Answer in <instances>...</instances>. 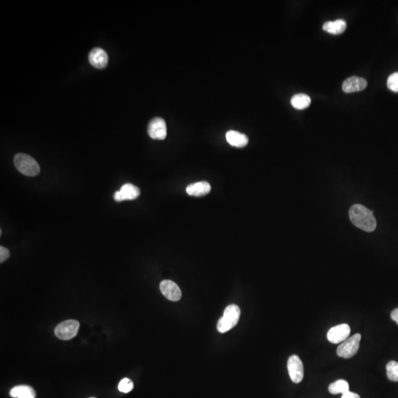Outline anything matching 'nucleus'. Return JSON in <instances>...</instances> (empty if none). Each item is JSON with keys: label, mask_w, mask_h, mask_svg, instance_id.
Segmentation results:
<instances>
[{"label": "nucleus", "mask_w": 398, "mask_h": 398, "mask_svg": "<svg viewBox=\"0 0 398 398\" xmlns=\"http://www.w3.org/2000/svg\"><path fill=\"white\" fill-rule=\"evenodd\" d=\"M80 328V323L74 319L66 320L56 327L55 335L59 339L68 341L77 335Z\"/></svg>", "instance_id": "obj_5"}, {"label": "nucleus", "mask_w": 398, "mask_h": 398, "mask_svg": "<svg viewBox=\"0 0 398 398\" xmlns=\"http://www.w3.org/2000/svg\"><path fill=\"white\" fill-rule=\"evenodd\" d=\"M328 391L332 395H337V394H345V392H349V383L345 380H338L334 383H331L328 387Z\"/></svg>", "instance_id": "obj_18"}, {"label": "nucleus", "mask_w": 398, "mask_h": 398, "mask_svg": "<svg viewBox=\"0 0 398 398\" xmlns=\"http://www.w3.org/2000/svg\"><path fill=\"white\" fill-rule=\"evenodd\" d=\"M287 370L289 376L294 383H299L304 378V366L302 361L297 355H291L287 360Z\"/></svg>", "instance_id": "obj_6"}, {"label": "nucleus", "mask_w": 398, "mask_h": 398, "mask_svg": "<svg viewBox=\"0 0 398 398\" xmlns=\"http://www.w3.org/2000/svg\"><path fill=\"white\" fill-rule=\"evenodd\" d=\"M240 317V309L236 304H230L225 309L223 316L219 319L217 328L219 333L224 334L230 331L239 322Z\"/></svg>", "instance_id": "obj_3"}, {"label": "nucleus", "mask_w": 398, "mask_h": 398, "mask_svg": "<svg viewBox=\"0 0 398 398\" xmlns=\"http://www.w3.org/2000/svg\"><path fill=\"white\" fill-rule=\"evenodd\" d=\"M10 395L14 398H35V392L31 386L20 385L13 388Z\"/></svg>", "instance_id": "obj_15"}, {"label": "nucleus", "mask_w": 398, "mask_h": 398, "mask_svg": "<svg viewBox=\"0 0 398 398\" xmlns=\"http://www.w3.org/2000/svg\"><path fill=\"white\" fill-rule=\"evenodd\" d=\"M226 141L232 146L237 147V148H243L246 146L249 143L247 136L236 131H228L226 134Z\"/></svg>", "instance_id": "obj_14"}, {"label": "nucleus", "mask_w": 398, "mask_h": 398, "mask_svg": "<svg viewBox=\"0 0 398 398\" xmlns=\"http://www.w3.org/2000/svg\"><path fill=\"white\" fill-rule=\"evenodd\" d=\"M387 86L392 92L398 93V72H395L388 78Z\"/></svg>", "instance_id": "obj_21"}, {"label": "nucleus", "mask_w": 398, "mask_h": 398, "mask_svg": "<svg viewBox=\"0 0 398 398\" xmlns=\"http://www.w3.org/2000/svg\"></svg>", "instance_id": "obj_25"}, {"label": "nucleus", "mask_w": 398, "mask_h": 398, "mask_svg": "<svg viewBox=\"0 0 398 398\" xmlns=\"http://www.w3.org/2000/svg\"><path fill=\"white\" fill-rule=\"evenodd\" d=\"M391 318H392V319L395 321L398 325V307L396 308V309L394 310V311H392V314H391Z\"/></svg>", "instance_id": "obj_24"}, {"label": "nucleus", "mask_w": 398, "mask_h": 398, "mask_svg": "<svg viewBox=\"0 0 398 398\" xmlns=\"http://www.w3.org/2000/svg\"><path fill=\"white\" fill-rule=\"evenodd\" d=\"M134 388V383L131 380L128 378H123L118 385V389L120 392L123 393H128L131 392Z\"/></svg>", "instance_id": "obj_20"}, {"label": "nucleus", "mask_w": 398, "mask_h": 398, "mask_svg": "<svg viewBox=\"0 0 398 398\" xmlns=\"http://www.w3.org/2000/svg\"><path fill=\"white\" fill-rule=\"evenodd\" d=\"M367 86V81L363 78L352 76L346 79L342 85L343 91L346 93L363 91Z\"/></svg>", "instance_id": "obj_11"}, {"label": "nucleus", "mask_w": 398, "mask_h": 398, "mask_svg": "<svg viewBox=\"0 0 398 398\" xmlns=\"http://www.w3.org/2000/svg\"><path fill=\"white\" fill-rule=\"evenodd\" d=\"M386 374L391 382H398V363L397 361H389L386 365Z\"/></svg>", "instance_id": "obj_19"}, {"label": "nucleus", "mask_w": 398, "mask_h": 398, "mask_svg": "<svg viewBox=\"0 0 398 398\" xmlns=\"http://www.w3.org/2000/svg\"><path fill=\"white\" fill-rule=\"evenodd\" d=\"M361 334H356L343 341L337 348L336 353L341 358H349L353 357L359 350Z\"/></svg>", "instance_id": "obj_4"}, {"label": "nucleus", "mask_w": 398, "mask_h": 398, "mask_svg": "<svg viewBox=\"0 0 398 398\" xmlns=\"http://www.w3.org/2000/svg\"><path fill=\"white\" fill-rule=\"evenodd\" d=\"M347 28V23L343 19H338L334 22H327L323 25V30L329 33L341 34L345 32Z\"/></svg>", "instance_id": "obj_16"}, {"label": "nucleus", "mask_w": 398, "mask_h": 398, "mask_svg": "<svg viewBox=\"0 0 398 398\" xmlns=\"http://www.w3.org/2000/svg\"><path fill=\"white\" fill-rule=\"evenodd\" d=\"M148 135L154 140H163L167 137V125L161 117H155L148 126Z\"/></svg>", "instance_id": "obj_7"}, {"label": "nucleus", "mask_w": 398, "mask_h": 398, "mask_svg": "<svg viewBox=\"0 0 398 398\" xmlns=\"http://www.w3.org/2000/svg\"><path fill=\"white\" fill-rule=\"evenodd\" d=\"M14 161L17 170L27 176H35L40 173L39 163L31 156L25 154H16Z\"/></svg>", "instance_id": "obj_2"}, {"label": "nucleus", "mask_w": 398, "mask_h": 398, "mask_svg": "<svg viewBox=\"0 0 398 398\" xmlns=\"http://www.w3.org/2000/svg\"><path fill=\"white\" fill-rule=\"evenodd\" d=\"M160 291L168 300L177 302L182 297V291L178 285L171 280H163L160 283Z\"/></svg>", "instance_id": "obj_9"}, {"label": "nucleus", "mask_w": 398, "mask_h": 398, "mask_svg": "<svg viewBox=\"0 0 398 398\" xmlns=\"http://www.w3.org/2000/svg\"><path fill=\"white\" fill-rule=\"evenodd\" d=\"M351 222L365 232H373L376 228V220L372 211L361 205L351 207L349 212Z\"/></svg>", "instance_id": "obj_1"}, {"label": "nucleus", "mask_w": 398, "mask_h": 398, "mask_svg": "<svg viewBox=\"0 0 398 398\" xmlns=\"http://www.w3.org/2000/svg\"><path fill=\"white\" fill-rule=\"evenodd\" d=\"M350 332V328L348 324H338L328 331L327 338L333 344H339L349 338Z\"/></svg>", "instance_id": "obj_8"}, {"label": "nucleus", "mask_w": 398, "mask_h": 398, "mask_svg": "<svg viewBox=\"0 0 398 398\" xmlns=\"http://www.w3.org/2000/svg\"><path fill=\"white\" fill-rule=\"evenodd\" d=\"M140 195V190L132 184H126L120 188V191L114 192V199L116 202L126 200H134Z\"/></svg>", "instance_id": "obj_10"}, {"label": "nucleus", "mask_w": 398, "mask_h": 398, "mask_svg": "<svg viewBox=\"0 0 398 398\" xmlns=\"http://www.w3.org/2000/svg\"><path fill=\"white\" fill-rule=\"evenodd\" d=\"M311 97L305 94H297L293 96L291 103L293 107L297 110H302L307 109L311 105Z\"/></svg>", "instance_id": "obj_17"}, {"label": "nucleus", "mask_w": 398, "mask_h": 398, "mask_svg": "<svg viewBox=\"0 0 398 398\" xmlns=\"http://www.w3.org/2000/svg\"><path fill=\"white\" fill-rule=\"evenodd\" d=\"M10 252L8 249L4 246H0V263L5 262L9 257Z\"/></svg>", "instance_id": "obj_22"}, {"label": "nucleus", "mask_w": 398, "mask_h": 398, "mask_svg": "<svg viewBox=\"0 0 398 398\" xmlns=\"http://www.w3.org/2000/svg\"><path fill=\"white\" fill-rule=\"evenodd\" d=\"M211 191V186L207 182H198L187 187V193L191 196L200 197L207 195Z\"/></svg>", "instance_id": "obj_13"}, {"label": "nucleus", "mask_w": 398, "mask_h": 398, "mask_svg": "<svg viewBox=\"0 0 398 398\" xmlns=\"http://www.w3.org/2000/svg\"><path fill=\"white\" fill-rule=\"evenodd\" d=\"M341 398H361V397H360L358 394L354 393V392L349 391V392H345V394H343Z\"/></svg>", "instance_id": "obj_23"}, {"label": "nucleus", "mask_w": 398, "mask_h": 398, "mask_svg": "<svg viewBox=\"0 0 398 398\" xmlns=\"http://www.w3.org/2000/svg\"><path fill=\"white\" fill-rule=\"evenodd\" d=\"M89 60L94 67L103 69L107 65L109 57L106 51L101 48H96L89 52Z\"/></svg>", "instance_id": "obj_12"}]
</instances>
